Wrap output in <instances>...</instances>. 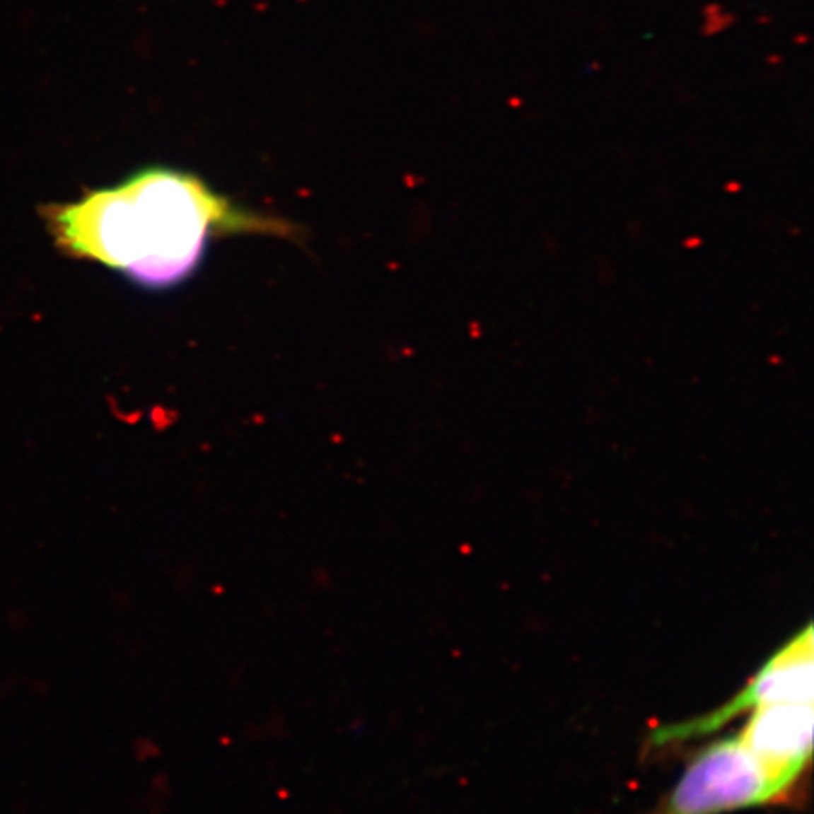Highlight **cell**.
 <instances>
[{
	"mask_svg": "<svg viewBox=\"0 0 814 814\" xmlns=\"http://www.w3.org/2000/svg\"><path fill=\"white\" fill-rule=\"evenodd\" d=\"M61 253L100 262L146 289H170L197 272L217 232L257 228L197 175L147 166L119 185L44 209Z\"/></svg>",
	"mask_w": 814,
	"mask_h": 814,
	"instance_id": "obj_1",
	"label": "cell"
},
{
	"mask_svg": "<svg viewBox=\"0 0 814 814\" xmlns=\"http://www.w3.org/2000/svg\"><path fill=\"white\" fill-rule=\"evenodd\" d=\"M813 726V703H775L752 711L737 737L767 769L796 790L810 765Z\"/></svg>",
	"mask_w": 814,
	"mask_h": 814,
	"instance_id": "obj_4",
	"label": "cell"
},
{
	"mask_svg": "<svg viewBox=\"0 0 814 814\" xmlns=\"http://www.w3.org/2000/svg\"><path fill=\"white\" fill-rule=\"evenodd\" d=\"M792 793L735 735L703 747L668 796L646 814H726L786 803Z\"/></svg>",
	"mask_w": 814,
	"mask_h": 814,
	"instance_id": "obj_2",
	"label": "cell"
},
{
	"mask_svg": "<svg viewBox=\"0 0 814 814\" xmlns=\"http://www.w3.org/2000/svg\"><path fill=\"white\" fill-rule=\"evenodd\" d=\"M813 626L807 624L756 671L745 688L730 702L714 709L713 713L688 722L658 728L652 733L651 743L656 747H665L705 737L743 713H752L756 709L775 703H813Z\"/></svg>",
	"mask_w": 814,
	"mask_h": 814,
	"instance_id": "obj_3",
	"label": "cell"
}]
</instances>
